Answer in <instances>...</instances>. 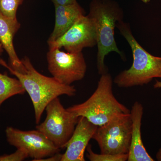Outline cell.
<instances>
[{"label":"cell","instance_id":"cell-10","mask_svg":"<svg viewBox=\"0 0 161 161\" xmlns=\"http://www.w3.org/2000/svg\"><path fill=\"white\" fill-rule=\"evenodd\" d=\"M98 126L80 116L68 142L61 161H85L84 153Z\"/></svg>","mask_w":161,"mask_h":161},{"label":"cell","instance_id":"cell-20","mask_svg":"<svg viewBox=\"0 0 161 161\" xmlns=\"http://www.w3.org/2000/svg\"><path fill=\"white\" fill-rule=\"evenodd\" d=\"M156 158L158 161H161V148L157 153Z\"/></svg>","mask_w":161,"mask_h":161},{"label":"cell","instance_id":"cell-21","mask_svg":"<svg viewBox=\"0 0 161 161\" xmlns=\"http://www.w3.org/2000/svg\"><path fill=\"white\" fill-rule=\"evenodd\" d=\"M153 86H154V88H161V81L156 80Z\"/></svg>","mask_w":161,"mask_h":161},{"label":"cell","instance_id":"cell-5","mask_svg":"<svg viewBox=\"0 0 161 161\" xmlns=\"http://www.w3.org/2000/svg\"><path fill=\"white\" fill-rule=\"evenodd\" d=\"M45 110L46 118L43 123L38 124L36 130L59 149L66 148L79 117L65 108L58 97L51 101Z\"/></svg>","mask_w":161,"mask_h":161},{"label":"cell","instance_id":"cell-17","mask_svg":"<svg viewBox=\"0 0 161 161\" xmlns=\"http://www.w3.org/2000/svg\"><path fill=\"white\" fill-rule=\"evenodd\" d=\"M29 157L27 152L23 149H17L11 154L0 155V161H22Z\"/></svg>","mask_w":161,"mask_h":161},{"label":"cell","instance_id":"cell-7","mask_svg":"<svg viewBox=\"0 0 161 161\" xmlns=\"http://www.w3.org/2000/svg\"><path fill=\"white\" fill-rule=\"evenodd\" d=\"M46 57L48 71L60 83L71 85L84 78L87 65L82 52H65L50 47Z\"/></svg>","mask_w":161,"mask_h":161},{"label":"cell","instance_id":"cell-2","mask_svg":"<svg viewBox=\"0 0 161 161\" xmlns=\"http://www.w3.org/2000/svg\"><path fill=\"white\" fill-rule=\"evenodd\" d=\"M88 15L95 23L98 46L97 65L100 75L107 73L104 63L106 56L115 52L123 58L115 42V28L116 23L123 19V12L118 4L112 0H93Z\"/></svg>","mask_w":161,"mask_h":161},{"label":"cell","instance_id":"cell-13","mask_svg":"<svg viewBox=\"0 0 161 161\" xmlns=\"http://www.w3.org/2000/svg\"><path fill=\"white\" fill-rule=\"evenodd\" d=\"M21 24L18 19H13L4 16L0 12V43L9 56V65L18 69L22 65L14 45V38L20 29Z\"/></svg>","mask_w":161,"mask_h":161},{"label":"cell","instance_id":"cell-9","mask_svg":"<svg viewBox=\"0 0 161 161\" xmlns=\"http://www.w3.org/2000/svg\"><path fill=\"white\" fill-rule=\"evenodd\" d=\"M48 45L49 48L63 47L70 53L82 52L84 48L93 47L97 45L94 21L88 15L81 16L63 36Z\"/></svg>","mask_w":161,"mask_h":161},{"label":"cell","instance_id":"cell-18","mask_svg":"<svg viewBox=\"0 0 161 161\" xmlns=\"http://www.w3.org/2000/svg\"><path fill=\"white\" fill-rule=\"evenodd\" d=\"M62 155L60 152L56 153L48 157L42 159L39 161H61L62 158Z\"/></svg>","mask_w":161,"mask_h":161},{"label":"cell","instance_id":"cell-8","mask_svg":"<svg viewBox=\"0 0 161 161\" xmlns=\"http://www.w3.org/2000/svg\"><path fill=\"white\" fill-rule=\"evenodd\" d=\"M5 132L8 143L17 149L26 150L33 161H39L61 150L38 130L23 131L7 127Z\"/></svg>","mask_w":161,"mask_h":161},{"label":"cell","instance_id":"cell-23","mask_svg":"<svg viewBox=\"0 0 161 161\" xmlns=\"http://www.w3.org/2000/svg\"><path fill=\"white\" fill-rule=\"evenodd\" d=\"M141 1L143 3L147 4V3H150V0H141Z\"/></svg>","mask_w":161,"mask_h":161},{"label":"cell","instance_id":"cell-4","mask_svg":"<svg viewBox=\"0 0 161 161\" xmlns=\"http://www.w3.org/2000/svg\"><path fill=\"white\" fill-rule=\"evenodd\" d=\"M111 75L108 73L102 75L97 88L87 100L67 109L78 117H85L98 126L119 115L130 113V110L113 95Z\"/></svg>","mask_w":161,"mask_h":161},{"label":"cell","instance_id":"cell-19","mask_svg":"<svg viewBox=\"0 0 161 161\" xmlns=\"http://www.w3.org/2000/svg\"><path fill=\"white\" fill-rule=\"evenodd\" d=\"M54 5H66L77 3V0H51Z\"/></svg>","mask_w":161,"mask_h":161},{"label":"cell","instance_id":"cell-16","mask_svg":"<svg viewBox=\"0 0 161 161\" xmlns=\"http://www.w3.org/2000/svg\"><path fill=\"white\" fill-rule=\"evenodd\" d=\"M87 157L91 161H126L128 160V154H112L95 153L92 151L91 145L87 147Z\"/></svg>","mask_w":161,"mask_h":161},{"label":"cell","instance_id":"cell-22","mask_svg":"<svg viewBox=\"0 0 161 161\" xmlns=\"http://www.w3.org/2000/svg\"><path fill=\"white\" fill-rule=\"evenodd\" d=\"M4 50L3 49V46L1 45V43H0V56H2V54L4 52Z\"/></svg>","mask_w":161,"mask_h":161},{"label":"cell","instance_id":"cell-12","mask_svg":"<svg viewBox=\"0 0 161 161\" xmlns=\"http://www.w3.org/2000/svg\"><path fill=\"white\" fill-rule=\"evenodd\" d=\"M55 23L47 44L54 42L63 36L81 16L85 15L83 8L77 3L66 5H56Z\"/></svg>","mask_w":161,"mask_h":161},{"label":"cell","instance_id":"cell-3","mask_svg":"<svg viewBox=\"0 0 161 161\" xmlns=\"http://www.w3.org/2000/svg\"><path fill=\"white\" fill-rule=\"evenodd\" d=\"M116 27L131 47L133 62L129 69L116 76L114 83L119 87L129 88L147 84L153 78H161V57L153 56L141 46L132 35L129 23L120 20Z\"/></svg>","mask_w":161,"mask_h":161},{"label":"cell","instance_id":"cell-6","mask_svg":"<svg viewBox=\"0 0 161 161\" xmlns=\"http://www.w3.org/2000/svg\"><path fill=\"white\" fill-rule=\"evenodd\" d=\"M132 127L130 113L122 114L98 126L92 139L98 143L101 153L128 154Z\"/></svg>","mask_w":161,"mask_h":161},{"label":"cell","instance_id":"cell-15","mask_svg":"<svg viewBox=\"0 0 161 161\" xmlns=\"http://www.w3.org/2000/svg\"><path fill=\"white\" fill-rule=\"evenodd\" d=\"M24 0H0V12L4 16L17 19V12L19 6Z\"/></svg>","mask_w":161,"mask_h":161},{"label":"cell","instance_id":"cell-14","mask_svg":"<svg viewBox=\"0 0 161 161\" xmlns=\"http://www.w3.org/2000/svg\"><path fill=\"white\" fill-rule=\"evenodd\" d=\"M25 92L24 87L17 78L0 73V110L5 101L15 95H23Z\"/></svg>","mask_w":161,"mask_h":161},{"label":"cell","instance_id":"cell-11","mask_svg":"<svg viewBox=\"0 0 161 161\" xmlns=\"http://www.w3.org/2000/svg\"><path fill=\"white\" fill-rule=\"evenodd\" d=\"M143 111V107L138 102L134 103L130 111L132 127L128 161H154L147 152L142 140L141 125Z\"/></svg>","mask_w":161,"mask_h":161},{"label":"cell","instance_id":"cell-1","mask_svg":"<svg viewBox=\"0 0 161 161\" xmlns=\"http://www.w3.org/2000/svg\"><path fill=\"white\" fill-rule=\"evenodd\" d=\"M21 61L22 65L18 69L13 68L2 59H0V65L7 69L23 85L32 102L36 123L38 125L45 108L51 101L61 95L75 96L77 90L73 86L63 84L53 77L40 74L28 57L25 56Z\"/></svg>","mask_w":161,"mask_h":161}]
</instances>
